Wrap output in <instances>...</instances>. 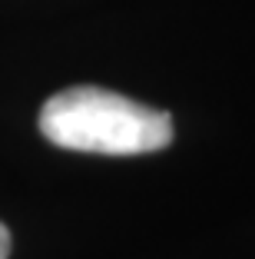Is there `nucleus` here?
Listing matches in <instances>:
<instances>
[{"label":"nucleus","mask_w":255,"mask_h":259,"mask_svg":"<svg viewBox=\"0 0 255 259\" xmlns=\"http://www.w3.org/2000/svg\"><path fill=\"white\" fill-rule=\"evenodd\" d=\"M40 133L63 150L139 156L173 143V116L113 90L70 87L43 103Z\"/></svg>","instance_id":"1"},{"label":"nucleus","mask_w":255,"mask_h":259,"mask_svg":"<svg viewBox=\"0 0 255 259\" xmlns=\"http://www.w3.org/2000/svg\"><path fill=\"white\" fill-rule=\"evenodd\" d=\"M10 256V233H7V226L0 223V259H7Z\"/></svg>","instance_id":"2"}]
</instances>
